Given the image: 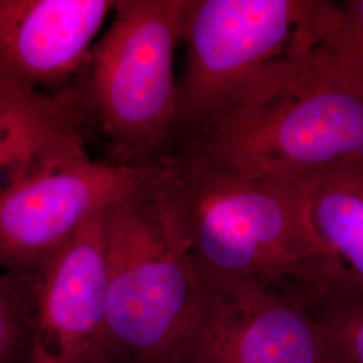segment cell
Wrapping results in <instances>:
<instances>
[{"label":"cell","instance_id":"cell-1","mask_svg":"<svg viewBox=\"0 0 363 363\" xmlns=\"http://www.w3.org/2000/svg\"><path fill=\"white\" fill-rule=\"evenodd\" d=\"M335 39L261 82L174 151L261 181L306 182L363 164V81Z\"/></svg>","mask_w":363,"mask_h":363},{"label":"cell","instance_id":"cell-2","mask_svg":"<svg viewBox=\"0 0 363 363\" xmlns=\"http://www.w3.org/2000/svg\"><path fill=\"white\" fill-rule=\"evenodd\" d=\"M156 166L199 268L272 288H289L318 271L323 249L303 182L252 179L184 151Z\"/></svg>","mask_w":363,"mask_h":363},{"label":"cell","instance_id":"cell-3","mask_svg":"<svg viewBox=\"0 0 363 363\" xmlns=\"http://www.w3.org/2000/svg\"><path fill=\"white\" fill-rule=\"evenodd\" d=\"M108 363H179L203 280L157 167L105 208Z\"/></svg>","mask_w":363,"mask_h":363},{"label":"cell","instance_id":"cell-4","mask_svg":"<svg viewBox=\"0 0 363 363\" xmlns=\"http://www.w3.org/2000/svg\"><path fill=\"white\" fill-rule=\"evenodd\" d=\"M340 25L339 3L325 0H187L169 154L261 82L333 42Z\"/></svg>","mask_w":363,"mask_h":363},{"label":"cell","instance_id":"cell-5","mask_svg":"<svg viewBox=\"0 0 363 363\" xmlns=\"http://www.w3.org/2000/svg\"><path fill=\"white\" fill-rule=\"evenodd\" d=\"M187 0H116L73 88L115 163L152 167L169 155L178 112L175 54Z\"/></svg>","mask_w":363,"mask_h":363},{"label":"cell","instance_id":"cell-6","mask_svg":"<svg viewBox=\"0 0 363 363\" xmlns=\"http://www.w3.org/2000/svg\"><path fill=\"white\" fill-rule=\"evenodd\" d=\"M152 167L97 162L84 133L45 147L0 183V271L38 273L94 213L150 175Z\"/></svg>","mask_w":363,"mask_h":363},{"label":"cell","instance_id":"cell-7","mask_svg":"<svg viewBox=\"0 0 363 363\" xmlns=\"http://www.w3.org/2000/svg\"><path fill=\"white\" fill-rule=\"evenodd\" d=\"M198 269L203 307L179 363H337L323 327L289 288Z\"/></svg>","mask_w":363,"mask_h":363},{"label":"cell","instance_id":"cell-8","mask_svg":"<svg viewBox=\"0 0 363 363\" xmlns=\"http://www.w3.org/2000/svg\"><path fill=\"white\" fill-rule=\"evenodd\" d=\"M105 208L27 276L31 363H108Z\"/></svg>","mask_w":363,"mask_h":363},{"label":"cell","instance_id":"cell-9","mask_svg":"<svg viewBox=\"0 0 363 363\" xmlns=\"http://www.w3.org/2000/svg\"><path fill=\"white\" fill-rule=\"evenodd\" d=\"M115 4L116 0H0V96L70 89Z\"/></svg>","mask_w":363,"mask_h":363},{"label":"cell","instance_id":"cell-10","mask_svg":"<svg viewBox=\"0 0 363 363\" xmlns=\"http://www.w3.org/2000/svg\"><path fill=\"white\" fill-rule=\"evenodd\" d=\"M313 230L323 249L319 269L303 284L335 283L363 291V164L303 182Z\"/></svg>","mask_w":363,"mask_h":363},{"label":"cell","instance_id":"cell-11","mask_svg":"<svg viewBox=\"0 0 363 363\" xmlns=\"http://www.w3.org/2000/svg\"><path fill=\"white\" fill-rule=\"evenodd\" d=\"M86 125L73 86L58 94L0 96V177L9 179L45 147Z\"/></svg>","mask_w":363,"mask_h":363},{"label":"cell","instance_id":"cell-12","mask_svg":"<svg viewBox=\"0 0 363 363\" xmlns=\"http://www.w3.org/2000/svg\"><path fill=\"white\" fill-rule=\"evenodd\" d=\"M295 294L323 327L337 363H363V291L313 283Z\"/></svg>","mask_w":363,"mask_h":363},{"label":"cell","instance_id":"cell-13","mask_svg":"<svg viewBox=\"0 0 363 363\" xmlns=\"http://www.w3.org/2000/svg\"><path fill=\"white\" fill-rule=\"evenodd\" d=\"M28 277L0 271V363H31Z\"/></svg>","mask_w":363,"mask_h":363},{"label":"cell","instance_id":"cell-14","mask_svg":"<svg viewBox=\"0 0 363 363\" xmlns=\"http://www.w3.org/2000/svg\"><path fill=\"white\" fill-rule=\"evenodd\" d=\"M342 25L335 50L343 62L363 81V0L339 3Z\"/></svg>","mask_w":363,"mask_h":363}]
</instances>
